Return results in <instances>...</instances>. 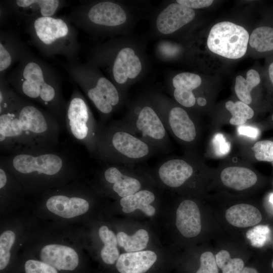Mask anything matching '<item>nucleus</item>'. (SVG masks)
<instances>
[{
    "label": "nucleus",
    "mask_w": 273,
    "mask_h": 273,
    "mask_svg": "<svg viewBox=\"0 0 273 273\" xmlns=\"http://www.w3.org/2000/svg\"><path fill=\"white\" fill-rule=\"evenodd\" d=\"M6 78L19 95L39 104L62 127L65 126L67 101L64 97L61 79L50 65L31 53Z\"/></svg>",
    "instance_id": "3"
},
{
    "label": "nucleus",
    "mask_w": 273,
    "mask_h": 273,
    "mask_svg": "<svg viewBox=\"0 0 273 273\" xmlns=\"http://www.w3.org/2000/svg\"><path fill=\"white\" fill-rule=\"evenodd\" d=\"M202 80L199 75L190 72L178 74L172 79L173 86L175 88L192 92L198 88Z\"/></svg>",
    "instance_id": "32"
},
{
    "label": "nucleus",
    "mask_w": 273,
    "mask_h": 273,
    "mask_svg": "<svg viewBox=\"0 0 273 273\" xmlns=\"http://www.w3.org/2000/svg\"><path fill=\"white\" fill-rule=\"evenodd\" d=\"M63 67L99 112L100 122L107 123L120 100V94L116 86L104 76L95 77L94 79L90 68L79 61L67 62L63 64Z\"/></svg>",
    "instance_id": "6"
},
{
    "label": "nucleus",
    "mask_w": 273,
    "mask_h": 273,
    "mask_svg": "<svg viewBox=\"0 0 273 273\" xmlns=\"http://www.w3.org/2000/svg\"><path fill=\"white\" fill-rule=\"evenodd\" d=\"M205 164L194 153L187 152L185 156L172 157L160 162L155 169L161 183L171 188L184 185Z\"/></svg>",
    "instance_id": "12"
},
{
    "label": "nucleus",
    "mask_w": 273,
    "mask_h": 273,
    "mask_svg": "<svg viewBox=\"0 0 273 273\" xmlns=\"http://www.w3.org/2000/svg\"><path fill=\"white\" fill-rule=\"evenodd\" d=\"M217 265L222 273H240L244 267L242 259L232 258L229 252L225 250L219 251L215 255Z\"/></svg>",
    "instance_id": "30"
},
{
    "label": "nucleus",
    "mask_w": 273,
    "mask_h": 273,
    "mask_svg": "<svg viewBox=\"0 0 273 273\" xmlns=\"http://www.w3.org/2000/svg\"><path fill=\"white\" fill-rule=\"evenodd\" d=\"M117 121L157 152L167 153L170 150L168 132L161 115L153 107L136 106L126 118Z\"/></svg>",
    "instance_id": "8"
},
{
    "label": "nucleus",
    "mask_w": 273,
    "mask_h": 273,
    "mask_svg": "<svg viewBox=\"0 0 273 273\" xmlns=\"http://www.w3.org/2000/svg\"><path fill=\"white\" fill-rule=\"evenodd\" d=\"M240 273H258L257 270L252 267H245Z\"/></svg>",
    "instance_id": "42"
},
{
    "label": "nucleus",
    "mask_w": 273,
    "mask_h": 273,
    "mask_svg": "<svg viewBox=\"0 0 273 273\" xmlns=\"http://www.w3.org/2000/svg\"><path fill=\"white\" fill-rule=\"evenodd\" d=\"M62 126L51 113L18 94L0 114V150L6 155L58 148Z\"/></svg>",
    "instance_id": "1"
},
{
    "label": "nucleus",
    "mask_w": 273,
    "mask_h": 273,
    "mask_svg": "<svg viewBox=\"0 0 273 273\" xmlns=\"http://www.w3.org/2000/svg\"><path fill=\"white\" fill-rule=\"evenodd\" d=\"M77 28L87 30L93 26L112 27L123 24L126 15L120 5L109 1L94 5H79L72 8L68 16Z\"/></svg>",
    "instance_id": "9"
},
{
    "label": "nucleus",
    "mask_w": 273,
    "mask_h": 273,
    "mask_svg": "<svg viewBox=\"0 0 273 273\" xmlns=\"http://www.w3.org/2000/svg\"><path fill=\"white\" fill-rule=\"evenodd\" d=\"M271 266H272V267L273 268V261H272V263H271Z\"/></svg>",
    "instance_id": "45"
},
{
    "label": "nucleus",
    "mask_w": 273,
    "mask_h": 273,
    "mask_svg": "<svg viewBox=\"0 0 273 273\" xmlns=\"http://www.w3.org/2000/svg\"><path fill=\"white\" fill-rule=\"evenodd\" d=\"M226 109L231 114L229 123L233 125H244L254 115L253 110L247 104L241 101H228L225 104Z\"/></svg>",
    "instance_id": "29"
},
{
    "label": "nucleus",
    "mask_w": 273,
    "mask_h": 273,
    "mask_svg": "<svg viewBox=\"0 0 273 273\" xmlns=\"http://www.w3.org/2000/svg\"><path fill=\"white\" fill-rule=\"evenodd\" d=\"M157 152L152 146L117 121L99 123L95 157L105 163L132 166Z\"/></svg>",
    "instance_id": "5"
},
{
    "label": "nucleus",
    "mask_w": 273,
    "mask_h": 273,
    "mask_svg": "<svg viewBox=\"0 0 273 273\" xmlns=\"http://www.w3.org/2000/svg\"><path fill=\"white\" fill-rule=\"evenodd\" d=\"M160 115L168 133L188 149L187 152L194 153L193 147L200 136L198 123L180 107H171L169 110H163L160 111Z\"/></svg>",
    "instance_id": "13"
},
{
    "label": "nucleus",
    "mask_w": 273,
    "mask_h": 273,
    "mask_svg": "<svg viewBox=\"0 0 273 273\" xmlns=\"http://www.w3.org/2000/svg\"><path fill=\"white\" fill-rule=\"evenodd\" d=\"M25 273H58V270L51 265L39 260L29 259L24 265Z\"/></svg>",
    "instance_id": "35"
},
{
    "label": "nucleus",
    "mask_w": 273,
    "mask_h": 273,
    "mask_svg": "<svg viewBox=\"0 0 273 273\" xmlns=\"http://www.w3.org/2000/svg\"><path fill=\"white\" fill-rule=\"evenodd\" d=\"M45 205L53 214L65 218H71L85 213L89 208L87 197L82 187L78 183L55 190L46 191Z\"/></svg>",
    "instance_id": "11"
},
{
    "label": "nucleus",
    "mask_w": 273,
    "mask_h": 273,
    "mask_svg": "<svg viewBox=\"0 0 273 273\" xmlns=\"http://www.w3.org/2000/svg\"><path fill=\"white\" fill-rule=\"evenodd\" d=\"M155 200V195L152 191L141 190L134 194L122 198L120 199V204L122 210L125 213L133 212L139 209L146 215L152 216L155 213V208L151 205Z\"/></svg>",
    "instance_id": "24"
},
{
    "label": "nucleus",
    "mask_w": 273,
    "mask_h": 273,
    "mask_svg": "<svg viewBox=\"0 0 273 273\" xmlns=\"http://www.w3.org/2000/svg\"><path fill=\"white\" fill-rule=\"evenodd\" d=\"M196 103L199 106L203 107L206 105L207 101L204 98L200 97L196 98Z\"/></svg>",
    "instance_id": "41"
},
{
    "label": "nucleus",
    "mask_w": 273,
    "mask_h": 273,
    "mask_svg": "<svg viewBox=\"0 0 273 273\" xmlns=\"http://www.w3.org/2000/svg\"><path fill=\"white\" fill-rule=\"evenodd\" d=\"M238 132L240 135L253 139H257L259 134V130L257 128L243 125L239 126Z\"/></svg>",
    "instance_id": "40"
},
{
    "label": "nucleus",
    "mask_w": 273,
    "mask_h": 273,
    "mask_svg": "<svg viewBox=\"0 0 273 273\" xmlns=\"http://www.w3.org/2000/svg\"><path fill=\"white\" fill-rule=\"evenodd\" d=\"M249 43L259 52L273 50V28L261 26L255 28L249 36Z\"/></svg>",
    "instance_id": "28"
},
{
    "label": "nucleus",
    "mask_w": 273,
    "mask_h": 273,
    "mask_svg": "<svg viewBox=\"0 0 273 273\" xmlns=\"http://www.w3.org/2000/svg\"><path fill=\"white\" fill-rule=\"evenodd\" d=\"M260 78L258 72L254 69L249 70L246 78L241 75L236 78L235 91L240 101L247 105L251 103L252 99L251 93L252 89L259 84Z\"/></svg>",
    "instance_id": "26"
},
{
    "label": "nucleus",
    "mask_w": 273,
    "mask_h": 273,
    "mask_svg": "<svg viewBox=\"0 0 273 273\" xmlns=\"http://www.w3.org/2000/svg\"><path fill=\"white\" fill-rule=\"evenodd\" d=\"M39 256L42 261L58 270H73L79 264V256L76 250L60 244L44 246L40 250Z\"/></svg>",
    "instance_id": "17"
},
{
    "label": "nucleus",
    "mask_w": 273,
    "mask_h": 273,
    "mask_svg": "<svg viewBox=\"0 0 273 273\" xmlns=\"http://www.w3.org/2000/svg\"><path fill=\"white\" fill-rule=\"evenodd\" d=\"M225 218L232 225L238 228H247L259 223L262 215L259 210L248 204L233 205L226 210Z\"/></svg>",
    "instance_id": "23"
},
{
    "label": "nucleus",
    "mask_w": 273,
    "mask_h": 273,
    "mask_svg": "<svg viewBox=\"0 0 273 273\" xmlns=\"http://www.w3.org/2000/svg\"><path fill=\"white\" fill-rule=\"evenodd\" d=\"M141 70V61L134 51L125 48L118 53L113 62L112 71L115 81L119 84H123L128 78L136 77Z\"/></svg>",
    "instance_id": "21"
},
{
    "label": "nucleus",
    "mask_w": 273,
    "mask_h": 273,
    "mask_svg": "<svg viewBox=\"0 0 273 273\" xmlns=\"http://www.w3.org/2000/svg\"><path fill=\"white\" fill-rule=\"evenodd\" d=\"M249 39V33L243 26L223 21L211 28L207 44L212 52L226 58L237 59L246 53Z\"/></svg>",
    "instance_id": "10"
},
{
    "label": "nucleus",
    "mask_w": 273,
    "mask_h": 273,
    "mask_svg": "<svg viewBox=\"0 0 273 273\" xmlns=\"http://www.w3.org/2000/svg\"><path fill=\"white\" fill-rule=\"evenodd\" d=\"M212 143L214 152L218 156L226 155L230 151V144L221 133H218L214 135Z\"/></svg>",
    "instance_id": "38"
},
{
    "label": "nucleus",
    "mask_w": 273,
    "mask_h": 273,
    "mask_svg": "<svg viewBox=\"0 0 273 273\" xmlns=\"http://www.w3.org/2000/svg\"><path fill=\"white\" fill-rule=\"evenodd\" d=\"M129 166L106 163L101 174L102 181L121 198L134 194L141 190L142 182Z\"/></svg>",
    "instance_id": "14"
},
{
    "label": "nucleus",
    "mask_w": 273,
    "mask_h": 273,
    "mask_svg": "<svg viewBox=\"0 0 273 273\" xmlns=\"http://www.w3.org/2000/svg\"><path fill=\"white\" fill-rule=\"evenodd\" d=\"M271 119H272V121H273V114H272V116H271Z\"/></svg>",
    "instance_id": "46"
},
{
    "label": "nucleus",
    "mask_w": 273,
    "mask_h": 273,
    "mask_svg": "<svg viewBox=\"0 0 273 273\" xmlns=\"http://www.w3.org/2000/svg\"><path fill=\"white\" fill-rule=\"evenodd\" d=\"M255 158L258 161L272 162L273 141L262 140L255 142L251 147Z\"/></svg>",
    "instance_id": "33"
},
{
    "label": "nucleus",
    "mask_w": 273,
    "mask_h": 273,
    "mask_svg": "<svg viewBox=\"0 0 273 273\" xmlns=\"http://www.w3.org/2000/svg\"><path fill=\"white\" fill-rule=\"evenodd\" d=\"M270 230L267 225H257L251 231V240L253 245L262 247L267 241Z\"/></svg>",
    "instance_id": "37"
},
{
    "label": "nucleus",
    "mask_w": 273,
    "mask_h": 273,
    "mask_svg": "<svg viewBox=\"0 0 273 273\" xmlns=\"http://www.w3.org/2000/svg\"><path fill=\"white\" fill-rule=\"evenodd\" d=\"M99 236L104 244L100 253L103 261L106 264H113L120 256L117 247V237L114 232L106 225H102L100 228Z\"/></svg>",
    "instance_id": "25"
},
{
    "label": "nucleus",
    "mask_w": 273,
    "mask_h": 273,
    "mask_svg": "<svg viewBox=\"0 0 273 273\" xmlns=\"http://www.w3.org/2000/svg\"><path fill=\"white\" fill-rule=\"evenodd\" d=\"M268 74L270 80L273 84V62L271 63L269 66Z\"/></svg>",
    "instance_id": "43"
},
{
    "label": "nucleus",
    "mask_w": 273,
    "mask_h": 273,
    "mask_svg": "<svg viewBox=\"0 0 273 273\" xmlns=\"http://www.w3.org/2000/svg\"><path fill=\"white\" fill-rule=\"evenodd\" d=\"M4 3L8 10L27 23L38 18L56 16L67 3L62 0H12Z\"/></svg>",
    "instance_id": "15"
},
{
    "label": "nucleus",
    "mask_w": 273,
    "mask_h": 273,
    "mask_svg": "<svg viewBox=\"0 0 273 273\" xmlns=\"http://www.w3.org/2000/svg\"><path fill=\"white\" fill-rule=\"evenodd\" d=\"M269 201L273 205V193H271L269 197Z\"/></svg>",
    "instance_id": "44"
},
{
    "label": "nucleus",
    "mask_w": 273,
    "mask_h": 273,
    "mask_svg": "<svg viewBox=\"0 0 273 273\" xmlns=\"http://www.w3.org/2000/svg\"><path fill=\"white\" fill-rule=\"evenodd\" d=\"M79 159L68 150L23 152L2 156L0 166L16 178L24 190H49L66 184L79 172Z\"/></svg>",
    "instance_id": "2"
},
{
    "label": "nucleus",
    "mask_w": 273,
    "mask_h": 273,
    "mask_svg": "<svg viewBox=\"0 0 273 273\" xmlns=\"http://www.w3.org/2000/svg\"><path fill=\"white\" fill-rule=\"evenodd\" d=\"M195 16L193 9L177 3L168 5L158 16L156 24L162 33H173L192 21Z\"/></svg>",
    "instance_id": "18"
},
{
    "label": "nucleus",
    "mask_w": 273,
    "mask_h": 273,
    "mask_svg": "<svg viewBox=\"0 0 273 273\" xmlns=\"http://www.w3.org/2000/svg\"><path fill=\"white\" fill-rule=\"evenodd\" d=\"M156 260L157 255L152 251L127 252L120 255L116 267L120 273H145Z\"/></svg>",
    "instance_id": "22"
},
{
    "label": "nucleus",
    "mask_w": 273,
    "mask_h": 273,
    "mask_svg": "<svg viewBox=\"0 0 273 273\" xmlns=\"http://www.w3.org/2000/svg\"><path fill=\"white\" fill-rule=\"evenodd\" d=\"M272 164H273V161H272Z\"/></svg>",
    "instance_id": "47"
},
{
    "label": "nucleus",
    "mask_w": 273,
    "mask_h": 273,
    "mask_svg": "<svg viewBox=\"0 0 273 273\" xmlns=\"http://www.w3.org/2000/svg\"><path fill=\"white\" fill-rule=\"evenodd\" d=\"M31 53L19 36L14 31H0V77L14 64Z\"/></svg>",
    "instance_id": "16"
},
{
    "label": "nucleus",
    "mask_w": 273,
    "mask_h": 273,
    "mask_svg": "<svg viewBox=\"0 0 273 273\" xmlns=\"http://www.w3.org/2000/svg\"><path fill=\"white\" fill-rule=\"evenodd\" d=\"M200 266L196 273H218L215 257L210 251L203 253L200 256Z\"/></svg>",
    "instance_id": "34"
},
{
    "label": "nucleus",
    "mask_w": 273,
    "mask_h": 273,
    "mask_svg": "<svg viewBox=\"0 0 273 273\" xmlns=\"http://www.w3.org/2000/svg\"><path fill=\"white\" fill-rule=\"evenodd\" d=\"M176 226L181 234L192 238L201 230V215L197 204L191 200L183 201L176 210Z\"/></svg>",
    "instance_id": "20"
},
{
    "label": "nucleus",
    "mask_w": 273,
    "mask_h": 273,
    "mask_svg": "<svg viewBox=\"0 0 273 273\" xmlns=\"http://www.w3.org/2000/svg\"><path fill=\"white\" fill-rule=\"evenodd\" d=\"M98 125L84 97L76 86H73L67 102L65 126L73 140L83 145L94 157Z\"/></svg>",
    "instance_id": "7"
},
{
    "label": "nucleus",
    "mask_w": 273,
    "mask_h": 273,
    "mask_svg": "<svg viewBox=\"0 0 273 273\" xmlns=\"http://www.w3.org/2000/svg\"><path fill=\"white\" fill-rule=\"evenodd\" d=\"M242 164H227L220 173L222 184L236 191H243L254 186L258 179L255 172Z\"/></svg>",
    "instance_id": "19"
},
{
    "label": "nucleus",
    "mask_w": 273,
    "mask_h": 273,
    "mask_svg": "<svg viewBox=\"0 0 273 273\" xmlns=\"http://www.w3.org/2000/svg\"><path fill=\"white\" fill-rule=\"evenodd\" d=\"M212 0H177L176 3L192 9H200L210 6Z\"/></svg>",
    "instance_id": "39"
},
{
    "label": "nucleus",
    "mask_w": 273,
    "mask_h": 273,
    "mask_svg": "<svg viewBox=\"0 0 273 273\" xmlns=\"http://www.w3.org/2000/svg\"><path fill=\"white\" fill-rule=\"evenodd\" d=\"M26 23V32L31 43L43 56L60 55L67 62L79 61L78 31L68 16L40 17Z\"/></svg>",
    "instance_id": "4"
},
{
    "label": "nucleus",
    "mask_w": 273,
    "mask_h": 273,
    "mask_svg": "<svg viewBox=\"0 0 273 273\" xmlns=\"http://www.w3.org/2000/svg\"><path fill=\"white\" fill-rule=\"evenodd\" d=\"M173 97L176 101L184 107H193L196 104V98L192 91L174 88Z\"/></svg>",
    "instance_id": "36"
},
{
    "label": "nucleus",
    "mask_w": 273,
    "mask_h": 273,
    "mask_svg": "<svg viewBox=\"0 0 273 273\" xmlns=\"http://www.w3.org/2000/svg\"><path fill=\"white\" fill-rule=\"evenodd\" d=\"M16 234L11 230L4 231L0 236V269L8 265L11 258V250L15 242Z\"/></svg>",
    "instance_id": "31"
},
{
    "label": "nucleus",
    "mask_w": 273,
    "mask_h": 273,
    "mask_svg": "<svg viewBox=\"0 0 273 273\" xmlns=\"http://www.w3.org/2000/svg\"><path fill=\"white\" fill-rule=\"evenodd\" d=\"M116 237L118 245L127 252L140 251L145 249L149 240L148 233L144 229L139 230L132 236L120 232Z\"/></svg>",
    "instance_id": "27"
}]
</instances>
